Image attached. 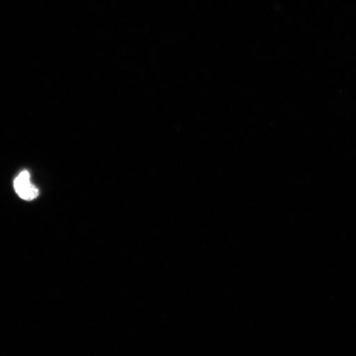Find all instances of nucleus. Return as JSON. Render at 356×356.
<instances>
[{
    "instance_id": "obj_1",
    "label": "nucleus",
    "mask_w": 356,
    "mask_h": 356,
    "mask_svg": "<svg viewBox=\"0 0 356 356\" xmlns=\"http://www.w3.org/2000/svg\"><path fill=\"white\" fill-rule=\"evenodd\" d=\"M15 189L20 198L25 200H33L38 197L39 191L35 186L31 184L30 175L28 171H24L16 177L15 181Z\"/></svg>"
}]
</instances>
